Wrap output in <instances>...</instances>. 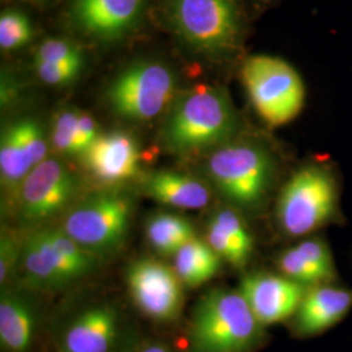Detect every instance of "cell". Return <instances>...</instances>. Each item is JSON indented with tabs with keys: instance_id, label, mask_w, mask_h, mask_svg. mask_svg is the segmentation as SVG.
Returning a JSON list of instances; mask_svg holds the SVG:
<instances>
[{
	"instance_id": "9a60e30c",
	"label": "cell",
	"mask_w": 352,
	"mask_h": 352,
	"mask_svg": "<svg viewBox=\"0 0 352 352\" xmlns=\"http://www.w3.org/2000/svg\"><path fill=\"white\" fill-rule=\"evenodd\" d=\"M307 287L285 276L253 273L241 279L240 294L265 327L292 318Z\"/></svg>"
},
{
	"instance_id": "d6986e66",
	"label": "cell",
	"mask_w": 352,
	"mask_h": 352,
	"mask_svg": "<svg viewBox=\"0 0 352 352\" xmlns=\"http://www.w3.org/2000/svg\"><path fill=\"white\" fill-rule=\"evenodd\" d=\"M141 189L151 200L182 210L205 209L213 199L208 183L176 171H158L146 176Z\"/></svg>"
},
{
	"instance_id": "30bf717a",
	"label": "cell",
	"mask_w": 352,
	"mask_h": 352,
	"mask_svg": "<svg viewBox=\"0 0 352 352\" xmlns=\"http://www.w3.org/2000/svg\"><path fill=\"white\" fill-rule=\"evenodd\" d=\"M168 10L176 33L195 50L219 56L238 47L241 21L234 0H168Z\"/></svg>"
},
{
	"instance_id": "2e32d148",
	"label": "cell",
	"mask_w": 352,
	"mask_h": 352,
	"mask_svg": "<svg viewBox=\"0 0 352 352\" xmlns=\"http://www.w3.org/2000/svg\"><path fill=\"white\" fill-rule=\"evenodd\" d=\"M145 0H74L72 17L85 34L118 39L139 23Z\"/></svg>"
},
{
	"instance_id": "4dcf8cb0",
	"label": "cell",
	"mask_w": 352,
	"mask_h": 352,
	"mask_svg": "<svg viewBox=\"0 0 352 352\" xmlns=\"http://www.w3.org/2000/svg\"><path fill=\"white\" fill-rule=\"evenodd\" d=\"M136 352H174L170 346H167L164 342L158 340H149L142 344H140Z\"/></svg>"
},
{
	"instance_id": "484cf974",
	"label": "cell",
	"mask_w": 352,
	"mask_h": 352,
	"mask_svg": "<svg viewBox=\"0 0 352 352\" xmlns=\"http://www.w3.org/2000/svg\"><path fill=\"white\" fill-rule=\"evenodd\" d=\"M24 232L3 227L0 236V285L8 287L19 273Z\"/></svg>"
},
{
	"instance_id": "5bb4252c",
	"label": "cell",
	"mask_w": 352,
	"mask_h": 352,
	"mask_svg": "<svg viewBox=\"0 0 352 352\" xmlns=\"http://www.w3.org/2000/svg\"><path fill=\"white\" fill-rule=\"evenodd\" d=\"M37 292L8 286L0 296V350L36 352L42 331V311Z\"/></svg>"
},
{
	"instance_id": "ba28073f",
	"label": "cell",
	"mask_w": 352,
	"mask_h": 352,
	"mask_svg": "<svg viewBox=\"0 0 352 352\" xmlns=\"http://www.w3.org/2000/svg\"><path fill=\"white\" fill-rule=\"evenodd\" d=\"M241 80L254 111L267 126H285L302 111L305 88L286 60L270 55L250 56L241 67Z\"/></svg>"
},
{
	"instance_id": "8fae6325",
	"label": "cell",
	"mask_w": 352,
	"mask_h": 352,
	"mask_svg": "<svg viewBox=\"0 0 352 352\" xmlns=\"http://www.w3.org/2000/svg\"><path fill=\"white\" fill-rule=\"evenodd\" d=\"M175 85V77L164 64H133L111 82L107 101L122 119L149 122L170 104Z\"/></svg>"
},
{
	"instance_id": "52a82bcc",
	"label": "cell",
	"mask_w": 352,
	"mask_h": 352,
	"mask_svg": "<svg viewBox=\"0 0 352 352\" xmlns=\"http://www.w3.org/2000/svg\"><path fill=\"white\" fill-rule=\"evenodd\" d=\"M81 179L62 160L47 158L34 167L14 196V213L28 232L62 221L82 196Z\"/></svg>"
},
{
	"instance_id": "83f0119b",
	"label": "cell",
	"mask_w": 352,
	"mask_h": 352,
	"mask_svg": "<svg viewBox=\"0 0 352 352\" xmlns=\"http://www.w3.org/2000/svg\"><path fill=\"white\" fill-rule=\"evenodd\" d=\"M34 62L82 67V52L71 41L49 38L38 47Z\"/></svg>"
},
{
	"instance_id": "3957f363",
	"label": "cell",
	"mask_w": 352,
	"mask_h": 352,
	"mask_svg": "<svg viewBox=\"0 0 352 352\" xmlns=\"http://www.w3.org/2000/svg\"><path fill=\"white\" fill-rule=\"evenodd\" d=\"M189 352H256L265 327L239 289H213L196 302L189 320Z\"/></svg>"
},
{
	"instance_id": "7c38bea8",
	"label": "cell",
	"mask_w": 352,
	"mask_h": 352,
	"mask_svg": "<svg viewBox=\"0 0 352 352\" xmlns=\"http://www.w3.org/2000/svg\"><path fill=\"white\" fill-rule=\"evenodd\" d=\"M126 282L141 315L160 324L179 320L184 307V285L173 267L155 258H139L126 269Z\"/></svg>"
},
{
	"instance_id": "4fadbf2b",
	"label": "cell",
	"mask_w": 352,
	"mask_h": 352,
	"mask_svg": "<svg viewBox=\"0 0 352 352\" xmlns=\"http://www.w3.org/2000/svg\"><path fill=\"white\" fill-rule=\"evenodd\" d=\"M81 160L90 176L103 187H119L141 171L139 144L124 131L100 135Z\"/></svg>"
},
{
	"instance_id": "6da1fadb",
	"label": "cell",
	"mask_w": 352,
	"mask_h": 352,
	"mask_svg": "<svg viewBox=\"0 0 352 352\" xmlns=\"http://www.w3.org/2000/svg\"><path fill=\"white\" fill-rule=\"evenodd\" d=\"M239 129V116L223 89L200 85L176 100L168 113L162 140L177 155L215 151L228 142Z\"/></svg>"
},
{
	"instance_id": "f546056e",
	"label": "cell",
	"mask_w": 352,
	"mask_h": 352,
	"mask_svg": "<svg viewBox=\"0 0 352 352\" xmlns=\"http://www.w3.org/2000/svg\"><path fill=\"white\" fill-rule=\"evenodd\" d=\"M78 129H80V138L84 146V153L88 151L90 145L98 139V126L94 120V118L89 113L81 111L78 113Z\"/></svg>"
},
{
	"instance_id": "277c9868",
	"label": "cell",
	"mask_w": 352,
	"mask_h": 352,
	"mask_svg": "<svg viewBox=\"0 0 352 352\" xmlns=\"http://www.w3.org/2000/svg\"><path fill=\"white\" fill-rule=\"evenodd\" d=\"M206 175L228 206L254 213L269 199L276 175L270 151L252 141H231L212 151Z\"/></svg>"
},
{
	"instance_id": "9c48e42d",
	"label": "cell",
	"mask_w": 352,
	"mask_h": 352,
	"mask_svg": "<svg viewBox=\"0 0 352 352\" xmlns=\"http://www.w3.org/2000/svg\"><path fill=\"white\" fill-rule=\"evenodd\" d=\"M55 352H136L139 342L126 316L109 302L85 304L55 329Z\"/></svg>"
},
{
	"instance_id": "603a6c76",
	"label": "cell",
	"mask_w": 352,
	"mask_h": 352,
	"mask_svg": "<svg viewBox=\"0 0 352 352\" xmlns=\"http://www.w3.org/2000/svg\"><path fill=\"white\" fill-rule=\"evenodd\" d=\"M210 221L226 234L239 256L241 267H244L253 253V238L239 210L227 205L214 212Z\"/></svg>"
},
{
	"instance_id": "44dd1931",
	"label": "cell",
	"mask_w": 352,
	"mask_h": 352,
	"mask_svg": "<svg viewBox=\"0 0 352 352\" xmlns=\"http://www.w3.org/2000/svg\"><path fill=\"white\" fill-rule=\"evenodd\" d=\"M146 240L151 248L162 256H174L183 245L196 238L189 219L175 213H157L145 225Z\"/></svg>"
},
{
	"instance_id": "5b68a950",
	"label": "cell",
	"mask_w": 352,
	"mask_h": 352,
	"mask_svg": "<svg viewBox=\"0 0 352 352\" xmlns=\"http://www.w3.org/2000/svg\"><path fill=\"white\" fill-rule=\"evenodd\" d=\"M135 205L131 192L104 187L82 196L59 226L82 248L107 260L124 247Z\"/></svg>"
},
{
	"instance_id": "d4e9b609",
	"label": "cell",
	"mask_w": 352,
	"mask_h": 352,
	"mask_svg": "<svg viewBox=\"0 0 352 352\" xmlns=\"http://www.w3.org/2000/svg\"><path fill=\"white\" fill-rule=\"evenodd\" d=\"M33 36V28L25 13L7 10L0 16V46L3 50H14L25 46Z\"/></svg>"
},
{
	"instance_id": "8992f818",
	"label": "cell",
	"mask_w": 352,
	"mask_h": 352,
	"mask_svg": "<svg viewBox=\"0 0 352 352\" xmlns=\"http://www.w3.org/2000/svg\"><path fill=\"white\" fill-rule=\"evenodd\" d=\"M337 179L325 164L300 167L278 196L276 215L279 230L289 238L314 234L338 219Z\"/></svg>"
},
{
	"instance_id": "7402d4cb",
	"label": "cell",
	"mask_w": 352,
	"mask_h": 352,
	"mask_svg": "<svg viewBox=\"0 0 352 352\" xmlns=\"http://www.w3.org/2000/svg\"><path fill=\"white\" fill-rule=\"evenodd\" d=\"M33 170L14 123L6 126L0 139V182L7 196L14 199L26 176Z\"/></svg>"
},
{
	"instance_id": "4316f807",
	"label": "cell",
	"mask_w": 352,
	"mask_h": 352,
	"mask_svg": "<svg viewBox=\"0 0 352 352\" xmlns=\"http://www.w3.org/2000/svg\"><path fill=\"white\" fill-rule=\"evenodd\" d=\"M14 126L33 168L49 158L47 139L38 120L32 118H24L14 122Z\"/></svg>"
},
{
	"instance_id": "ffe728a7",
	"label": "cell",
	"mask_w": 352,
	"mask_h": 352,
	"mask_svg": "<svg viewBox=\"0 0 352 352\" xmlns=\"http://www.w3.org/2000/svg\"><path fill=\"white\" fill-rule=\"evenodd\" d=\"M173 257V269L187 287H199L210 280L218 274L222 264L221 257L212 250L208 241L197 236L183 245Z\"/></svg>"
},
{
	"instance_id": "f1b7e54d",
	"label": "cell",
	"mask_w": 352,
	"mask_h": 352,
	"mask_svg": "<svg viewBox=\"0 0 352 352\" xmlns=\"http://www.w3.org/2000/svg\"><path fill=\"white\" fill-rule=\"evenodd\" d=\"M36 72L42 82L51 87H63L71 84L80 74V65L42 63L34 62Z\"/></svg>"
},
{
	"instance_id": "cb8c5ba5",
	"label": "cell",
	"mask_w": 352,
	"mask_h": 352,
	"mask_svg": "<svg viewBox=\"0 0 352 352\" xmlns=\"http://www.w3.org/2000/svg\"><path fill=\"white\" fill-rule=\"evenodd\" d=\"M80 110L67 107L54 116L51 128V145L62 155H78L84 154V146L78 129Z\"/></svg>"
},
{
	"instance_id": "e0dca14e",
	"label": "cell",
	"mask_w": 352,
	"mask_h": 352,
	"mask_svg": "<svg viewBox=\"0 0 352 352\" xmlns=\"http://www.w3.org/2000/svg\"><path fill=\"white\" fill-rule=\"evenodd\" d=\"M351 308V289L330 283L309 287L292 317V330L299 337L318 336L337 325Z\"/></svg>"
},
{
	"instance_id": "ac0fdd59",
	"label": "cell",
	"mask_w": 352,
	"mask_h": 352,
	"mask_svg": "<svg viewBox=\"0 0 352 352\" xmlns=\"http://www.w3.org/2000/svg\"><path fill=\"white\" fill-rule=\"evenodd\" d=\"M282 276L302 285L315 287L336 278V266L327 241L308 238L282 252L277 258Z\"/></svg>"
},
{
	"instance_id": "7a4b0ae2",
	"label": "cell",
	"mask_w": 352,
	"mask_h": 352,
	"mask_svg": "<svg viewBox=\"0 0 352 352\" xmlns=\"http://www.w3.org/2000/svg\"><path fill=\"white\" fill-rule=\"evenodd\" d=\"M104 261L77 244L59 225L32 230L24 232L19 286L34 292L65 291L93 277Z\"/></svg>"
}]
</instances>
